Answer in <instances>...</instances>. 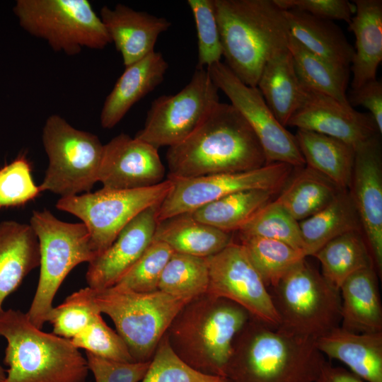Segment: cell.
<instances>
[{
    "label": "cell",
    "instance_id": "1",
    "mask_svg": "<svg viewBox=\"0 0 382 382\" xmlns=\"http://www.w3.org/2000/svg\"><path fill=\"white\" fill-rule=\"evenodd\" d=\"M168 179L236 173L266 164L254 132L231 105L219 102L183 141L168 147Z\"/></svg>",
    "mask_w": 382,
    "mask_h": 382
},
{
    "label": "cell",
    "instance_id": "2",
    "mask_svg": "<svg viewBox=\"0 0 382 382\" xmlns=\"http://www.w3.org/2000/svg\"><path fill=\"white\" fill-rule=\"evenodd\" d=\"M325 361L315 340L250 317L234 339L225 376L231 382H314Z\"/></svg>",
    "mask_w": 382,
    "mask_h": 382
},
{
    "label": "cell",
    "instance_id": "3",
    "mask_svg": "<svg viewBox=\"0 0 382 382\" xmlns=\"http://www.w3.org/2000/svg\"><path fill=\"white\" fill-rule=\"evenodd\" d=\"M213 1L225 64L256 87L267 62L288 47L284 11L274 0Z\"/></svg>",
    "mask_w": 382,
    "mask_h": 382
},
{
    "label": "cell",
    "instance_id": "4",
    "mask_svg": "<svg viewBox=\"0 0 382 382\" xmlns=\"http://www.w3.org/2000/svg\"><path fill=\"white\" fill-rule=\"evenodd\" d=\"M250 317L233 301L205 293L183 306L166 334L185 363L204 374L226 377L234 339Z\"/></svg>",
    "mask_w": 382,
    "mask_h": 382
},
{
    "label": "cell",
    "instance_id": "5",
    "mask_svg": "<svg viewBox=\"0 0 382 382\" xmlns=\"http://www.w3.org/2000/svg\"><path fill=\"white\" fill-rule=\"evenodd\" d=\"M0 337L7 342L4 382H86V359L71 340L42 331L27 313L4 311Z\"/></svg>",
    "mask_w": 382,
    "mask_h": 382
},
{
    "label": "cell",
    "instance_id": "6",
    "mask_svg": "<svg viewBox=\"0 0 382 382\" xmlns=\"http://www.w3.org/2000/svg\"><path fill=\"white\" fill-rule=\"evenodd\" d=\"M108 315L134 361L151 360L172 321L187 303L160 290L139 293L112 286L86 287L71 294Z\"/></svg>",
    "mask_w": 382,
    "mask_h": 382
},
{
    "label": "cell",
    "instance_id": "7",
    "mask_svg": "<svg viewBox=\"0 0 382 382\" xmlns=\"http://www.w3.org/2000/svg\"><path fill=\"white\" fill-rule=\"evenodd\" d=\"M30 226L39 242L40 277L27 312L30 322L42 329L54 308L53 300L68 274L81 262H90L94 252L89 232L81 223L59 220L48 210L34 211Z\"/></svg>",
    "mask_w": 382,
    "mask_h": 382
},
{
    "label": "cell",
    "instance_id": "8",
    "mask_svg": "<svg viewBox=\"0 0 382 382\" xmlns=\"http://www.w3.org/2000/svg\"><path fill=\"white\" fill-rule=\"evenodd\" d=\"M271 295L280 319L277 328L286 332L316 340L340 325V290L306 259L273 287Z\"/></svg>",
    "mask_w": 382,
    "mask_h": 382
},
{
    "label": "cell",
    "instance_id": "9",
    "mask_svg": "<svg viewBox=\"0 0 382 382\" xmlns=\"http://www.w3.org/2000/svg\"><path fill=\"white\" fill-rule=\"evenodd\" d=\"M13 13L21 27L56 52L79 54L111 43L107 30L88 0H18Z\"/></svg>",
    "mask_w": 382,
    "mask_h": 382
},
{
    "label": "cell",
    "instance_id": "10",
    "mask_svg": "<svg viewBox=\"0 0 382 382\" xmlns=\"http://www.w3.org/2000/svg\"><path fill=\"white\" fill-rule=\"evenodd\" d=\"M42 141L48 166L39 185L41 192L70 197L89 192L98 182L104 144L96 135L54 114L45 122Z\"/></svg>",
    "mask_w": 382,
    "mask_h": 382
},
{
    "label": "cell",
    "instance_id": "11",
    "mask_svg": "<svg viewBox=\"0 0 382 382\" xmlns=\"http://www.w3.org/2000/svg\"><path fill=\"white\" fill-rule=\"evenodd\" d=\"M171 185L172 181L167 178L156 185L144 188L103 187L94 192L61 197L56 207L82 221L98 256L110 247L132 219L149 207L161 203Z\"/></svg>",
    "mask_w": 382,
    "mask_h": 382
},
{
    "label": "cell",
    "instance_id": "12",
    "mask_svg": "<svg viewBox=\"0 0 382 382\" xmlns=\"http://www.w3.org/2000/svg\"><path fill=\"white\" fill-rule=\"evenodd\" d=\"M218 91L207 69H195L178 93L161 96L151 103L135 137L157 149L181 142L219 102Z\"/></svg>",
    "mask_w": 382,
    "mask_h": 382
},
{
    "label": "cell",
    "instance_id": "13",
    "mask_svg": "<svg viewBox=\"0 0 382 382\" xmlns=\"http://www.w3.org/2000/svg\"><path fill=\"white\" fill-rule=\"evenodd\" d=\"M294 169L286 163H272L250 170L170 180L171 187L158 207L157 222L241 191L265 190L278 193Z\"/></svg>",
    "mask_w": 382,
    "mask_h": 382
},
{
    "label": "cell",
    "instance_id": "14",
    "mask_svg": "<svg viewBox=\"0 0 382 382\" xmlns=\"http://www.w3.org/2000/svg\"><path fill=\"white\" fill-rule=\"evenodd\" d=\"M207 70L217 88L228 98L254 132L266 164L284 163L294 168L306 166L295 136L279 122L257 87L243 83L221 62Z\"/></svg>",
    "mask_w": 382,
    "mask_h": 382
},
{
    "label": "cell",
    "instance_id": "15",
    "mask_svg": "<svg viewBox=\"0 0 382 382\" xmlns=\"http://www.w3.org/2000/svg\"><path fill=\"white\" fill-rule=\"evenodd\" d=\"M207 260L209 267L207 293L233 301L246 310L252 318L270 326L279 325V316L271 293L238 242L233 241Z\"/></svg>",
    "mask_w": 382,
    "mask_h": 382
},
{
    "label": "cell",
    "instance_id": "16",
    "mask_svg": "<svg viewBox=\"0 0 382 382\" xmlns=\"http://www.w3.org/2000/svg\"><path fill=\"white\" fill-rule=\"evenodd\" d=\"M377 134L355 149L347 189L357 212L374 269L382 276V149Z\"/></svg>",
    "mask_w": 382,
    "mask_h": 382
},
{
    "label": "cell",
    "instance_id": "17",
    "mask_svg": "<svg viewBox=\"0 0 382 382\" xmlns=\"http://www.w3.org/2000/svg\"><path fill=\"white\" fill-rule=\"evenodd\" d=\"M287 126L325 134L355 149L379 134L369 113L358 112L303 84L299 105Z\"/></svg>",
    "mask_w": 382,
    "mask_h": 382
},
{
    "label": "cell",
    "instance_id": "18",
    "mask_svg": "<svg viewBox=\"0 0 382 382\" xmlns=\"http://www.w3.org/2000/svg\"><path fill=\"white\" fill-rule=\"evenodd\" d=\"M165 173L157 148L121 133L104 144L98 182L106 189H139L163 182Z\"/></svg>",
    "mask_w": 382,
    "mask_h": 382
},
{
    "label": "cell",
    "instance_id": "19",
    "mask_svg": "<svg viewBox=\"0 0 382 382\" xmlns=\"http://www.w3.org/2000/svg\"><path fill=\"white\" fill-rule=\"evenodd\" d=\"M159 204L149 207L132 219L110 247L88 263L86 274L88 287L114 286L137 262L154 239Z\"/></svg>",
    "mask_w": 382,
    "mask_h": 382
},
{
    "label": "cell",
    "instance_id": "20",
    "mask_svg": "<svg viewBox=\"0 0 382 382\" xmlns=\"http://www.w3.org/2000/svg\"><path fill=\"white\" fill-rule=\"evenodd\" d=\"M100 17L125 67L154 52L159 35L171 26L164 17L136 11L122 4L113 8L103 6Z\"/></svg>",
    "mask_w": 382,
    "mask_h": 382
},
{
    "label": "cell",
    "instance_id": "21",
    "mask_svg": "<svg viewBox=\"0 0 382 382\" xmlns=\"http://www.w3.org/2000/svg\"><path fill=\"white\" fill-rule=\"evenodd\" d=\"M168 69L163 55L155 50L126 66L104 101L100 115L102 127L117 125L135 103L163 82Z\"/></svg>",
    "mask_w": 382,
    "mask_h": 382
},
{
    "label": "cell",
    "instance_id": "22",
    "mask_svg": "<svg viewBox=\"0 0 382 382\" xmlns=\"http://www.w3.org/2000/svg\"><path fill=\"white\" fill-rule=\"evenodd\" d=\"M318 350L366 382H382V332H354L340 326L316 340Z\"/></svg>",
    "mask_w": 382,
    "mask_h": 382
},
{
    "label": "cell",
    "instance_id": "23",
    "mask_svg": "<svg viewBox=\"0 0 382 382\" xmlns=\"http://www.w3.org/2000/svg\"><path fill=\"white\" fill-rule=\"evenodd\" d=\"M38 239L30 224L0 223V316L5 299L40 265Z\"/></svg>",
    "mask_w": 382,
    "mask_h": 382
},
{
    "label": "cell",
    "instance_id": "24",
    "mask_svg": "<svg viewBox=\"0 0 382 382\" xmlns=\"http://www.w3.org/2000/svg\"><path fill=\"white\" fill-rule=\"evenodd\" d=\"M374 267L350 275L340 286V327L358 332H382V306Z\"/></svg>",
    "mask_w": 382,
    "mask_h": 382
},
{
    "label": "cell",
    "instance_id": "25",
    "mask_svg": "<svg viewBox=\"0 0 382 382\" xmlns=\"http://www.w3.org/2000/svg\"><path fill=\"white\" fill-rule=\"evenodd\" d=\"M349 29L355 36L352 89L376 79L382 61V1L354 0Z\"/></svg>",
    "mask_w": 382,
    "mask_h": 382
},
{
    "label": "cell",
    "instance_id": "26",
    "mask_svg": "<svg viewBox=\"0 0 382 382\" xmlns=\"http://www.w3.org/2000/svg\"><path fill=\"white\" fill-rule=\"evenodd\" d=\"M284 16L290 36L303 47L330 62L349 69L354 50L336 23L295 10L284 11Z\"/></svg>",
    "mask_w": 382,
    "mask_h": 382
},
{
    "label": "cell",
    "instance_id": "27",
    "mask_svg": "<svg viewBox=\"0 0 382 382\" xmlns=\"http://www.w3.org/2000/svg\"><path fill=\"white\" fill-rule=\"evenodd\" d=\"M154 239L166 243L175 253L208 257L225 248L233 237V233L198 221L185 213L158 222Z\"/></svg>",
    "mask_w": 382,
    "mask_h": 382
},
{
    "label": "cell",
    "instance_id": "28",
    "mask_svg": "<svg viewBox=\"0 0 382 382\" xmlns=\"http://www.w3.org/2000/svg\"><path fill=\"white\" fill-rule=\"evenodd\" d=\"M306 166L341 189L350 185L355 148L337 139L298 129L294 135Z\"/></svg>",
    "mask_w": 382,
    "mask_h": 382
},
{
    "label": "cell",
    "instance_id": "29",
    "mask_svg": "<svg viewBox=\"0 0 382 382\" xmlns=\"http://www.w3.org/2000/svg\"><path fill=\"white\" fill-rule=\"evenodd\" d=\"M256 87L277 120L286 127L298 108L302 95V84L288 47L267 62Z\"/></svg>",
    "mask_w": 382,
    "mask_h": 382
},
{
    "label": "cell",
    "instance_id": "30",
    "mask_svg": "<svg viewBox=\"0 0 382 382\" xmlns=\"http://www.w3.org/2000/svg\"><path fill=\"white\" fill-rule=\"evenodd\" d=\"M306 257L313 256L332 239L361 231L360 220L348 190H341L325 207L299 222Z\"/></svg>",
    "mask_w": 382,
    "mask_h": 382
},
{
    "label": "cell",
    "instance_id": "31",
    "mask_svg": "<svg viewBox=\"0 0 382 382\" xmlns=\"http://www.w3.org/2000/svg\"><path fill=\"white\" fill-rule=\"evenodd\" d=\"M296 170L274 199L299 222L325 207L342 189L306 166Z\"/></svg>",
    "mask_w": 382,
    "mask_h": 382
},
{
    "label": "cell",
    "instance_id": "32",
    "mask_svg": "<svg viewBox=\"0 0 382 382\" xmlns=\"http://www.w3.org/2000/svg\"><path fill=\"white\" fill-rule=\"evenodd\" d=\"M277 193L250 190L231 194L189 212L195 220L221 231H238Z\"/></svg>",
    "mask_w": 382,
    "mask_h": 382
},
{
    "label": "cell",
    "instance_id": "33",
    "mask_svg": "<svg viewBox=\"0 0 382 382\" xmlns=\"http://www.w3.org/2000/svg\"><path fill=\"white\" fill-rule=\"evenodd\" d=\"M313 257L320 263L323 277L339 290L350 275L361 269L374 267L361 231H349L332 239Z\"/></svg>",
    "mask_w": 382,
    "mask_h": 382
},
{
    "label": "cell",
    "instance_id": "34",
    "mask_svg": "<svg viewBox=\"0 0 382 382\" xmlns=\"http://www.w3.org/2000/svg\"><path fill=\"white\" fill-rule=\"evenodd\" d=\"M288 49L301 83L347 106L349 69L336 65L307 50L289 35ZM352 107V106H351Z\"/></svg>",
    "mask_w": 382,
    "mask_h": 382
},
{
    "label": "cell",
    "instance_id": "35",
    "mask_svg": "<svg viewBox=\"0 0 382 382\" xmlns=\"http://www.w3.org/2000/svg\"><path fill=\"white\" fill-rule=\"evenodd\" d=\"M239 243L267 286H275L305 253L277 240L238 235Z\"/></svg>",
    "mask_w": 382,
    "mask_h": 382
},
{
    "label": "cell",
    "instance_id": "36",
    "mask_svg": "<svg viewBox=\"0 0 382 382\" xmlns=\"http://www.w3.org/2000/svg\"><path fill=\"white\" fill-rule=\"evenodd\" d=\"M208 286L207 257L174 252L163 270L158 290L188 303L207 293Z\"/></svg>",
    "mask_w": 382,
    "mask_h": 382
},
{
    "label": "cell",
    "instance_id": "37",
    "mask_svg": "<svg viewBox=\"0 0 382 382\" xmlns=\"http://www.w3.org/2000/svg\"><path fill=\"white\" fill-rule=\"evenodd\" d=\"M237 232L279 241L305 253L299 221L275 199L261 208Z\"/></svg>",
    "mask_w": 382,
    "mask_h": 382
},
{
    "label": "cell",
    "instance_id": "38",
    "mask_svg": "<svg viewBox=\"0 0 382 382\" xmlns=\"http://www.w3.org/2000/svg\"><path fill=\"white\" fill-rule=\"evenodd\" d=\"M141 382H231L204 374L185 363L171 347L166 334L160 340Z\"/></svg>",
    "mask_w": 382,
    "mask_h": 382
},
{
    "label": "cell",
    "instance_id": "39",
    "mask_svg": "<svg viewBox=\"0 0 382 382\" xmlns=\"http://www.w3.org/2000/svg\"><path fill=\"white\" fill-rule=\"evenodd\" d=\"M173 253L166 243L153 239L140 258L114 286L139 293L158 290L163 270Z\"/></svg>",
    "mask_w": 382,
    "mask_h": 382
},
{
    "label": "cell",
    "instance_id": "40",
    "mask_svg": "<svg viewBox=\"0 0 382 382\" xmlns=\"http://www.w3.org/2000/svg\"><path fill=\"white\" fill-rule=\"evenodd\" d=\"M197 37L195 69H207L221 62L222 47L213 0H188Z\"/></svg>",
    "mask_w": 382,
    "mask_h": 382
},
{
    "label": "cell",
    "instance_id": "41",
    "mask_svg": "<svg viewBox=\"0 0 382 382\" xmlns=\"http://www.w3.org/2000/svg\"><path fill=\"white\" fill-rule=\"evenodd\" d=\"M71 341L76 348L98 357L122 362L134 361L123 340L105 323L101 313L97 314Z\"/></svg>",
    "mask_w": 382,
    "mask_h": 382
},
{
    "label": "cell",
    "instance_id": "42",
    "mask_svg": "<svg viewBox=\"0 0 382 382\" xmlns=\"http://www.w3.org/2000/svg\"><path fill=\"white\" fill-rule=\"evenodd\" d=\"M40 192L33 181L30 163L24 156L0 168V208L23 205Z\"/></svg>",
    "mask_w": 382,
    "mask_h": 382
},
{
    "label": "cell",
    "instance_id": "43",
    "mask_svg": "<svg viewBox=\"0 0 382 382\" xmlns=\"http://www.w3.org/2000/svg\"><path fill=\"white\" fill-rule=\"evenodd\" d=\"M98 313L71 294L62 304L53 308L48 322L53 326L52 333L71 340L81 333Z\"/></svg>",
    "mask_w": 382,
    "mask_h": 382
},
{
    "label": "cell",
    "instance_id": "44",
    "mask_svg": "<svg viewBox=\"0 0 382 382\" xmlns=\"http://www.w3.org/2000/svg\"><path fill=\"white\" fill-rule=\"evenodd\" d=\"M86 359L96 382H139L144 378L151 362L117 361L88 352H86Z\"/></svg>",
    "mask_w": 382,
    "mask_h": 382
},
{
    "label": "cell",
    "instance_id": "45",
    "mask_svg": "<svg viewBox=\"0 0 382 382\" xmlns=\"http://www.w3.org/2000/svg\"><path fill=\"white\" fill-rule=\"evenodd\" d=\"M282 10H295L314 17L333 21H344L348 24L355 8L347 0H274Z\"/></svg>",
    "mask_w": 382,
    "mask_h": 382
},
{
    "label": "cell",
    "instance_id": "46",
    "mask_svg": "<svg viewBox=\"0 0 382 382\" xmlns=\"http://www.w3.org/2000/svg\"><path fill=\"white\" fill-rule=\"evenodd\" d=\"M349 104L362 106L369 110L380 134H382V83L374 79L352 90L347 96Z\"/></svg>",
    "mask_w": 382,
    "mask_h": 382
},
{
    "label": "cell",
    "instance_id": "47",
    "mask_svg": "<svg viewBox=\"0 0 382 382\" xmlns=\"http://www.w3.org/2000/svg\"><path fill=\"white\" fill-rule=\"evenodd\" d=\"M314 382H364L349 370L325 361Z\"/></svg>",
    "mask_w": 382,
    "mask_h": 382
},
{
    "label": "cell",
    "instance_id": "48",
    "mask_svg": "<svg viewBox=\"0 0 382 382\" xmlns=\"http://www.w3.org/2000/svg\"><path fill=\"white\" fill-rule=\"evenodd\" d=\"M6 373L2 366L0 364V382H4Z\"/></svg>",
    "mask_w": 382,
    "mask_h": 382
}]
</instances>
